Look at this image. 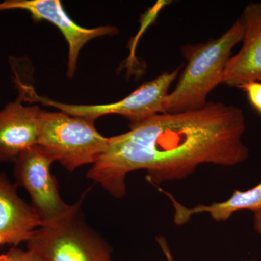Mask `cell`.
<instances>
[{"label": "cell", "mask_w": 261, "mask_h": 261, "mask_svg": "<svg viewBox=\"0 0 261 261\" xmlns=\"http://www.w3.org/2000/svg\"><path fill=\"white\" fill-rule=\"evenodd\" d=\"M42 111L24 106L21 97L0 110V163H14L23 151L38 145Z\"/></svg>", "instance_id": "cell-8"}, {"label": "cell", "mask_w": 261, "mask_h": 261, "mask_svg": "<svg viewBox=\"0 0 261 261\" xmlns=\"http://www.w3.org/2000/svg\"><path fill=\"white\" fill-rule=\"evenodd\" d=\"M245 261H248V260H245ZM252 261H255V260H252Z\"/></svg>", "instance_id": "cell-17"}, {"label": "cell", "mask_w": 261, "mask_h": 261, "mask_svg": "<svg viewBox=\"0 0 261 261\" xmlns=\"http://www.w3.org/2000/svg\"><path fill=\"white\" fill-rule=\"evenodd\" d=\"M81 201L71 214L37 228L27 242V250L39 260H111L112 247L86 223Z\"/></svg>", "instance_id": "cell-4"}, {"label": "cell", "mask_w": 261, "mask_h": 261, "mask_svg": "<svg viewBox=\"0 0 261 261\" xmlns=\"http://www.w3.org/2000/svg\"><path fill=\"white\" fill-rule=\"evenodd\" d=\"M156 240H157L160 247H161V250H162L163 254H164L165 257H166V260H167V261H174V260H173L172 254H171V250H170L169 247H168L166 239L163 238L162 236H159L156 238Z\"/></svg>", "instance_id": "cell-14"}, {"label": "cell", "mask_w": 261, "mask_h": 261, "mask_svg": "<svg viewBox=\"0 0 261 261\" xmlns=\"http://www.w3.org/2000/svg\"><path fill=\"white\" fill-rule=\"evenodd\" d=\"M108 142L109 137L98 132L93 120L43 110L39 116L38 145L70 172L84 165L94 164Z\"/></svg>", "instance_id": "cell-3"}, {"label": "cell", "mask_w": 261, "mask_h": 261, "mask_svg": "<svg viewBox=\"0 0 261 261\" xmlns=\"http://www.w3.org/2000/svg\"><path fill=\"white\" fill-rule=\"evenodd\" d=\"M6 254L10 261H40L32 252L18 247H12Z\"/></svg>", "instance_id": "cell-13"}, {"label": "cell", "mask_w": 261, "mask_h": 261, "mask_svg": "<svg viewBox=\"0 0 261 261\" xmlns=\"http://www.w3.org/2000/svg\"><path fill=\"white\" fill-rule=\"evenodd\" d=\"M129 127L109 137L106 151L87 174L116 198L126 195V178L132 171L145 170L147 181L157 186L187 178L202 163L233 166L249 156L242 142L246 128L243 112L224 103L159 113Z\"/></svg>", "instance_id": "cell-1"}, {"label": "cell", "mask_w": 261, "mask_h": 261, "mask_svg": "<svg viewBox=\"0 0 261 261\" xmlns=\"http://www.w3.org/2000/svg\"><path fill=\"white\" fill-rule=\"evenodd\" d=\"M0 261H10L7 254H0Z\"/></svg>", "instance_id": "cell-16"}, {"label": "cell", "mask_w": 261, "mask_h": 261, "mask_svg": "<svg viewBox=\"0 0 261 261\" xmlns=\"http://www.w3.org/2000/svg\"><path fill=\"white\" fill-rule=\"evenodd\" d=\"M242 20L243 46L228 60L222 81V84L237 88L249 82H261V2L247 5Z\"/></svg>", "instance_id": "cell-9"}, {"label": "cell", "mask_w": 261, "mask_h": 261, "mask_svg": "<svg viewBox=\"0 0 261 261\" xmlns=\"http://www.w3.org/2000/svg\"><path fill=\"white\" fill-rule=\"evenodd\" d=\"M159 189L172 202L174 209L173 221L178 226L186 224L194 215L203 213L210 214L215 221H225L236 211L250 210L255 213L261 211V182L247 191L235 190L231 197L224 202H214L209 205H197L192 208L182 205L169 192Z\"/></svg>", "instance_id": "cell-11"}, {"label": "cell", "mask_w": 261, "mask_h": 261, "mask_svg": "<svg viewBox=\"0 0 261 261\" xmlns=\"http://www.w3.org/2000/svg\"><path fill=\"white\" fill-rule=\"evenodd\" d=\"M239 89L246 93L250 104L261 115V82H249Z\"/></svg>", "instance_id": "cell-12"}, {"label": "cell", "mask_w": 261, "mask_h": 261, "mask_svg": "<svg viewBox=\"0 0 261 261\" xmlns=\"http://www.w3.org/2000/svg\"><path fill=\"white\" fill-rule=\"evenodd\" d=\"M179 70L177 68L172 72L163 73L142 84L121 100L110 104H64L39 96L34 89L29 92L28 100L58 108L70 116L82 117L93 121L106 115H120L130 121V125L136 124L162 113L163 103L169 94L171 84L177 78Z\"/></svg>", "instance_id": "cell-6"}, {"label": "cell", "mask_w": 261, "mask_h": 261, "mask_svg": "<svg viewBox=\"0 0 261 261\" xmlns=\"http://www.w3.org/2000/svg\"><path fill=\"white\" fill-rule=\"evenodd\" d=\"M244 25L238 19L227 32L205 44L185 46L187 65L174 90L165 99L162 113L190 112L202 109L207 97L219 84L231 50L243 39Z\"/></svg>", "instance_id": "cell-2"}, {"label": "cell", "mask_w": 261, "mask_h": 261, "mask_svg": "<svg viewBox=\"0 0 261 261\" xmlns=\"http://www.w3.org/2000/svg\"><path fill=\"white\" fill-rule=\"evenodd\" d=\"M18 188L0 172V248L27 243L42 226L32 205L19 196Z\"/></svg>", "instance_id": "cell-10"}, {"label": "cell", "mask_w": 261, "mask_h": 261, "mask_svg": "<svg viewBox=\"0 0 261 261\" xmlns=\"http://www.w3.org/2000/svg\"><path fill=\"white\" fill-rule=\"evenodd\" d=\"M57 159L37 145L23 151L14 161L15 185L23 187L32 200V207L43 226L54 224L71 214L78 205L65 203L60 193L51 166Z\"/></svg>", "instance_id": "cell-5"}, {"label": "cell", "mask_w": 261, "mask_h": 261, "mask_svg": "<svg viewBox=\"0 0 261 261\" xmlns=\"http://www.w3.org/2000/svg\"><path fill=\"white\" fill-rule=\"evenodd\" d=\"M254 226L255 230L261 235V211L255 213Z\"/></svg>", "instance_id": "cell-15"}, {"label": "cell", "mask_w": 261, "mask_h": 261, "mask_svg": "<svg viewBox=\"0 0 261 261\" xmlns=\"http://www.w3.org/2000/svg\"><path fill=\"white\" fill-rule=\"evenodd\" d=\"M13 10H25L30 13L33 20H47L61 31L68 44V78L74 75L81 49L87 42L97 37L118 33L113 25L86 29L77 25L67 15L58 0H5L0 3V12Z\"/></svg>", "instance_id": "cell-7"}]
</instances>
